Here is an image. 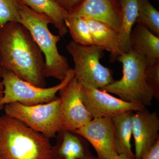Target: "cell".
Segmentation results:
<instances>
[{
  "label": "cell",
  "mask_w": 159,
  "mask_h": 159,
  "mask_svg": "<svg viewBox=\"0 0 159 159\" xmlns=\"http://www.w3.org/2000/svg\"><path fill=\"white\" fill-rule=\"evenodd\" d=\"M0 57L4 70L32 85L46 86L45 62L29 30L18 22L0 27Z\"/></svg>",
  "instance_id": "obj_1"
},
{
  "label": "cell",
  "mask_w": 159,
  "mask_h": 159,
  "mask_svg": "<svg viewBox=\"0 0 159 159\" xmlns=\"http://www.w3.org/2000/svg\"><path fill=\"white\" fill-rule=\"evenodd\" d=\"M0 159H55L50 139L20 120L0 116Z\"/></svg>",
  "instance_id": "obj_2"
},
{
  "label": "cell",
  "mask_w": 159,
  "mask_h": 159,
  "mask_svg": "<svg viewBox=\"0 0 159 159\" xmlns=\"http://www.w3.org/2000/svg\"><path fill=\"white\" fill-rule=\"evenodd\" d=\"M19 22L28 29L45 57V76L61 81L71 69L67 58L60 54L57 44L61 36L49 30L52 20L21 4Z\"/></svg>",
  "instance_id": "obj_3"
},
{
  "label": "cell",
  "mask_w": 159,
  "mask_h": 159,
  "mask_svg": "<svg viewBox=\"0 0 159 159\" xmlns=\"http://www.w3.org/2000/svg\"><path fill=\"white\" fill-rule=\"evenodd\" d=\"M116 60L122 65V78L101 90L116 94L124 101L139 102L145 107L150 106L154 98L146 82L145 70L147 64L145 57L130 51L122 53Z\"/></svg>",
  "instance_id": "obj_4"
},
{
  "label": "cell",
  "mask_w": 159,
  "mask_h": 159,
  "mask_svg": "<svg viewBox=\"0 0 159 159\" xmlns=\"http://www.w3.org/2000/svg\"><path fill=\"white\" fill-rule=\"evenodd\" d=\"M66 49L74 60V77L83 88L101 89L115 81L111 70L100 62L104 55L103 49L73 40L69 43Z\"/></svg>",
  "instance_id": "obj_5"
},
{
  "label": "cell",
  "mask_w": 159,
  "mask_h": 159,
  "mask_svg": "<svg viewBox=\"0 0 159 159\" xmlns=\"http://www.w3.org/2000/svg\"><path fill=\"white\" fill-rule=\"evenodd\" d=\"M74 77V70L71 69L59 84L51 87L41 88L32 85L11 71L4 69L2 77L4 95L0 101V110L6 104L12 102L32 106L51 102L57 99V93Z\"/></svg>",
  "instance_id": "obj_6"
},
{
  "label": "cell",
  "mask_w": 159,
  "mask_h": 159,
  "mask_svg": "<svg viewBox=\"0 0 159 159\" xmlns=\"http://www.w3.org/2000/svg\"><path fill=\"white\" fill-rule=\"evenodd\" d=\"M5 114L25 123L49 139L61 130L59 97L51 102L32 106L15 102L4 106Z\"/></svg>",
  "instance_id": "obj_7"
},
{
  "label": "cell",
  "mask_w": 159,
  "mask_h": 159,
  "mask_svg": "<svg viewBox=\"0 0 159 159\" xmlns=\"http://www.w3.org/2000/svg\"><path fill=\"white\" fill-rule=\"evenodd\" d=\"M59 92L61 129L74 132L93 119L84 103L82 88L75 77Z\"/></svg>",
  "instance_id": "obj_8"
},
{
  "label": "cell",
  "mask_w": 159,
  "mask_h": 159,
  "mask_svg": "<svg viewBox=\"0 0 159 159\" xmlns=\"http://www.w3.org/2000/svg\"><path fill=\"white\" fill-rule=\"evenodd\" d=\"M82 94L86 108L93 118H111L125 112L145 108L141 103L124 101L99 89L82 88Z\"/></svg>",
  "instance_id": "obj_9"
},
{
  "label": "cell",
  "mask_w": 159,
  "mask_h": 159,
  "mask_svg": "<svg viewBox=\"0 0 159 159\" xmlns=\"http://www.w3.org/2000/svg\"><path fill=\"white\" fill-rule=\"evenodd\" d=\"M74 132L90 143L97 152L98 159H107L118 154L111 118H93Z\"/></svg>",
  "instance_id": "obj_10"
},
{
  "label": "cell",
  "mask_w": 159,
  "mask_h": 159,
  "mask_svg": "<svg viewBox=\"0 0 159 159\" xmlns=\"http://www.w3.org/2000/svg\"><path fill=\"white\" fill-rule=\"evenodd\" d=\"M133 114V133L135 142V158L142 156L159 139V119L156 111L144 109Z\"/></svg>",
  "instance_id": "obj_11"
},
{
  "label": "cell",
  "mask_w": 159,
  "mask_h": 159,
  "mask_svg": "<svg viewBox=\"0 0 159 159\" xmlns=\"http://www.w3.org/2000/svg\"><path fill=\"white\" fill-rule=\"evenodd\" d=\"M70 14L102 22L120 31L122 16L118 0H83Z\"/></svg>",
  "instance_id": "obj_12"
},
{
  "label": "cell",
  "mask_w": 159,
  "mask_h": 159,
  "mask_svg": "<svg viewBox=\"0 0 159 159\" xmlns=\"http://www.w3.org/2000/svg\"><path fill=\"white\" fill-rule=\"evenodd\" d=\"M57 134V142L53 146L55 159H98L81 136L62 129Z\"/></svg>",
  "instance_id": "obj_13"
},
{
  "label": "cell",
  "mask_w": 159,
  "mask_h": 159,
  "mask_svg": "<svg viewBox=\"0 0 159 159\" xmlns=\"http://www.w3.org/2000/svg\"><path fill=\"white\" fill-rule=\"evenodd\" d=\"M131 50L144 56L147 65L159 60V36L145 25L137 23L129 37Z\"/></svg>",
  "instance_id": "obj_14"
},
{
  "label": "cell",
  "mask_w": 159,
  "mask_h": 159,
  "mask_svg": "<svg viewBox=\"0 0 159 159\" xmlns=\"http://www.w3.org/2000/svg\"><path fill=\"white\" fill-rule=\"evenodd\" d=\"M85 18L90 31L93 45L110 52L111 59L116 60L122 54L119 31L102 22Z\"/></svg>",
  "instance_id": "obj_15"
},
{
  "label": "cell",
  "mask_w": 159,
  "mask_h": 159,
  "mask_svg": "<svg viewBox=\"0 0 159 159\" xmlns=\"http://www.w3.org/2000/svg\"><path fill=\"white\" fill-rule=\"evenodd\" d=\"M23 5L28 6L37 13L44 15L52 20L53 25L61 37L68 32L65 20L69 12L57 5L53 0H20Z\"/></svg>",
  "instance_id": "obj_16"
},
{
  "label": "cell",
  "mask_w": 159,
  "mask_h": 159,
  "mask_svg": "<svg viewBox=\"0 0 159 159\" xmlns=\"http://www.w3.org/2000/svg\"><path fill=\"white\" fill-rule=\"evenodd\" d=\"M133 112H125L111 118L115 128V141L118 154L124 155L132 158H135L130 143Z\"/></svg>",
  "instance_id": "obj_17"
},
{
  "label": "cell",
  "mask_w": 159,
  "mask_h": 159,
  "mask_svg": "<svg viewBox=\"0 0 159 159\" xmlns=\"http://www.w3.org/2000/svg\"><path fill=\"white\" fill-rule=\"evenodd\" d=\"M122 16V25L119 31L122 53L131 51L129 37L138 15V0H118Z\"/></svg>",
  "instance_id": "obj_18"
},
{
  "label": "cell",
  "mask_w": 159,
  "mask_h": 159,
  "mask_svg": "<svg viewBox=\"0 0 159 159\" xmlns=\"http://www.w3.org/2000/svg\"><path fill=\"white\" fill-rule=\"evenodd\" d=\"M65 22L74 41L80 44L93 45L90 31L85 18L69 13Z\"/></svg>",
  "instance_id": "obj_19"
},
{
  "label": "cell",
  "mask_w": 159,
  "mask_h": 159,
  "mask_svg": "<svg viewBox=\"0 0 159 159\" xmlns=\"http://www.w3.org/2000/svg\"><path fill=\"white\" fill-rule=\"evenodd\" d=\"M136 23L142 24L159 36V12L149 0H138Z\"/></svg>",
  "instance_id": "obj_20"
},
{
  "label": "cell",
  "mask_w": 159,
  "mask_h": 159,
  "mask_svg": "<svg viewBox=\"0 0 159 159\" xmlns=\"http://www.w3.org/2000/svg\"><path fill=\"white\" fill-rule=\"evenodd\" d=\"M21 5L20 0H0V27L11 22H19Z\"/></svg>",
  "instance_id": "obj_21"
},
{
  "label": "cell",
  "mask_w": 159,
  "mask_h": 159,
  "mask_svg": "<svg viewBox=\"0 0 159 159\" xmlns=\"http://www.w3.org/2000/svg\"><path fill=\"white\" fill-rule=\"evenodd\" d=\"M145 77L148 86L152 91L153 98L159 100V60L147 65Z\"/></svg>",
  "instance_id": "obj_22"
},
{
  "label": "cell",
  "mask_w": 159,
  "mask_h": 159,
  "mask_svg": "<svg viewBox=\"0 0 159 159\" xmlns=\"http://www.w3.org/2000/svg\"><path fill=\"white\" fill-rule=\"evenodd\" d=\"M58 6L68 11H73L79 6L83 0H53Z\"/></svg>",
  "instance_id": "obj_23"
},
{
  "label": "cell",
  "mask_w": 159,
  "mask_h": 159,
  "mask_svg": "<svg viewBox=\"0 0 159 159\" xmlns=\"http://www.w3.org/2000/svg\"><path fill=\"white\" fill-rule=\"evenodd\" d=\"M141 159H159V139L145 152Z\"/></svg>",
  "instance_id": "obj_24"
},
{
  "label": "cell",
  "mask_w": 159,
  "mask_h": 159,
  "mask_svg": "<svg viewBox=\"0 0 159 159\" xmlns=\"http://www.w3.org/2000/svg\"><path fill=\"white\" fill-rule=\"evenodd\" d=\"M107 159H136L135 158H132L126 156L123 154H118L116 156L112 157Z\"/></svg>",
  "instance_id": "obj_25"
},
{
  "label": "cell",
  "mask_w": 159,
  "mask_h": 159,
  "mask_svg": "<svg viewBox=\"0 0 159 159\" xmlns=\"http://www.w3.org/2000/svg\"><path fill=\"white\" fill-rule=\"evenodd\" d=\"M3 95H4V86L2 81L0 80V101L2 98Z\"/></svg>",
  "instance_id": "obj_26"
},
{
  "label": "cell",
  "mask_w": 159,
  "mask_h": 159,
  "mask_svg": "<svg viewBox=\"0 0 159 159\" xmlns=\"http://www.w3.org/2000/svg\"><path fill=\"white\" fill-rule=\"evenodd\" d=\"M3 71H4V69L3 68V67L2 66V64H1V57H0V79L2 78Z\"/></svg>",
  "instance_id": "obj_27"
},
{
  "label": "cell",
  "mask_w": 159,
  "mask_h": 159,
  "mask_svg": "<svg viewBox=\"0 0 159 159\" xmlns=\"http://www.w3.org/2000/svg\"><path fill=\"white\" fill-rule=\"evenodd\" d=\"M157 1H158L159 2V0H157Z\"/></svg>",
  "instance_id": "obj_28"
}]
</instances>
